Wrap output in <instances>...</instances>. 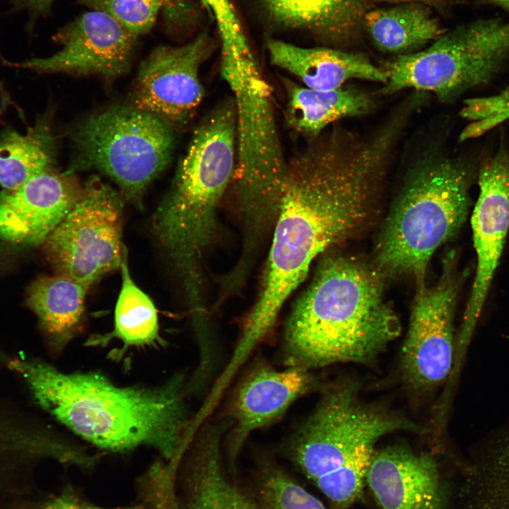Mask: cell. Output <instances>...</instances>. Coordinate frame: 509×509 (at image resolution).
<instances>
[{"mask_svg":"<svg viewBox=\"0 0 509 509\" xmlns=\"http://www.w3.org/2000/svg\"><path fill=\"white\" fill-rule=\"evenodd\" d=\"M221 74L232 91L237 123L235 190L241 221L260 227L278 213L287 168L271 90L251 52L221 56Z\"/></svg>","mask_w":509,"mask_h":509,"instance_id":"8992f818","label":"cell"},{"mask_svg":"<svg viewBox=\"0 0 509 509\" xmlns=\"http://www.w3.org/2000/svg\"><path fill=\"white\" fill-rule=\"evenodd\" d=\"M317 385L310 370L303 368L279 370L261 364L247 374L235 392L228 417L232 422L228 445L231 464L254 431L281 419Z\"/></svg>","mask_w":509,"mask_h":509,"instance_id":"2e32d148","label":"cell"},{"mask_svg":"<svg viewBox=\"0 0 509 509\" xmlns=\"http://www.w3.org/2000/svg\"><path fill=\"white\" fill-rule=\"evenodd\" d=\"M509 62V21L481 18L444 33L431 46L397 56L384 69L381 89L431 92L450 103L491 81Z\"/></svg>","mask_w":509,"mask_h":509,"instance_id":"52a82bcc","label":"cell"},{"mask_svg":"<svg viewBox=\"0 0 509 509\" xmlns=\"http://www.w3.org/2000/svg\"><path fill=\"white\" fill-rule=\"evenodd\" d=\"M67 173L45 170L11 190L0 192V240L35 247L45 240L77 200Z\"/></svg>","mask_w":509,"mask_h":509,"instance_id":"9a60e30c","label":"cell"},{"mask_svg":"<svg viewBox=\"0 0 509 509\" xmlns=\"http://www.w3.org/2000/svg\"><path fill=\"white\" fill-rule=\"evenodd\" d=\"M484 3L500 6L505 10L509 11V0H481Z\"/></svg>","mask_w":509,"mask_h":509,"instance_id":"d590c367","label":"cell"},{"mask_svg":"<svg viewBox=\"0 0 509 509\" xmlns=\"http://www.w3.org/2000/svg\"><path fill=\"white\" fill-rule=\"evenodd\" d=\"M374 454V447H368L344 466L314 482L329 500L346 509L361 497Z\"/></svg>","mask_w":509,"mask_h":509,"instance_id":"484cf974","label":"cell"},{"mask_svg":"<svg viewBox=\"0 0 509 509\" xmlns=\"http://www.w3.org/2000/svg\"><path fill=\"white\" fill-rule=\"evenodd\" d=\"M174 128L133 105L109 107L73 131L77 153L70 172L95 168L115 181L124 199L140 202L147 186L171 159Z\"/></svg>","mask_w":509,"mask_h":509,"instance_id":"ba28073f","label":"cell"},{"mask_svg":"<svg viewBox=\"0 0 509 509\" xmlns=\"http://www.w3.org/2000/svg\"><path fill=\"white\" fill-rule=\"evenodd\" d=\"M215 18L221 39V52L250 47L249 40L231 0H201Z\"/></svg>","mask_w":509,"mask_h":509,"instance_id":"f546056e","label":"cell"},{"mask_svg":"<svg viewBox=\"0 0 509 509\" xmlns=\"http://www.w3.org/2000/svg\"><path fill=\"white\" fill-rule=\"evenodd\" d=\"M397 431H418L413 422L360 401L356 385L326 390L316 408L293 434L291 458L312 481L349 462L382 436Z\"/></svg>","mask_w":509,"mask_h":509,"instance_id":"9c48e42d","label":"cell"},{"mask_svg":"<svg viewBox=\"0 0 509 509\" xmlns=\"http://www.w3.org/2000/svg\"><path fill=\"white\" fill-rule=\"evenodd\" d=\"M454 260L453 252L446 257L437 283L417 285L402 357L404 373L416 388L439 384L452 368L459 284Z\"/></svg>","mask_w":509,"mask_h":509,"instance_id":"8fae6325","label":"cell"},{"mask_svg":"<svg viewBox=\"0 0 509 509\" xmlns=\"http://www.w3.org/2000/svg\"><path fill=\"white\" fill-rule=\"evenodd\" d=\"M378 2L398 4L405 2H416L421 4H444L457 2L460 0H375Z\"/></svg>","mask_w":509,"mask_h":509,"instance_id":"e575fe53","label":"cell"},{"mask_svg":"<svg viewBox=\"0 0 509 509\" xmlns=\"http://www.w3.org/2000/svg\"><path fill=\"white\" fill-rule=\"evenodd\" d=\"M278 25L330 41L350 37L363 21V0H262Z\"/></svg>","mask_w":509,"mask_h":509,"instance_id":"44dd1931","label":"cell"},{"mask_svg":"<svg viewBox=\"0 0 509 509\" xmlns=\"http://www.w3.org/2000/svg\"><path fill=\"white\" fill-rule=\"evenodd\" d=\"M137 39L110 16L91 10L57 32L54 40L62 47L56 53L14 65L40 73L95 74L110 79L129 70Z\"/></svg>","mask_w":509,"mask_h":509,"instance_id":"4fadbf2b","label":"cell"},{"mask_svg":"<svg viewBox=\"0 0 509 509\" xmlns=\"http://www.w3.org/2000/svg\"><path fill=\"white\" fill-rule=\"evenodd\" d=\"M213 47L203 32L181 46L156 47L141 64L133 106L174 127L186 124L203 99L199 71Z\"/></svg>","mask_w":509,"mask_h":509,"instance_id":"7c38bea8","label":"cell"},{"mask_svg":"<svg viewBox=\"0 0 509 509\" xmlns=\"http://www.w3.org/2000/svg\"><path fill=\"white\" fill-rule=\"evenodd\" d=\"M284 85L288 98L285 111L288 125L312 139L335 121L361 115L373 107L370 96L360 90L343 87L317 90L288 80Z\"/></svg>","mask_w":509,"mask_h":509,"instance_id":"7402d4cb","label":"cell"},{"mask_svg":"<svg viewBox=\"0 0 509 509\" xmlns=\"http://www.w3.org/2000/svg\"><path fill=\"white\" fill-rule=\"evenodd\" d=\"M11 365L37 407L98 448L150 447L170 461L187 446L193 417L183 373L154 387L121 386L102 373H65L39 358L14 356Z\"/></svg>","mask_w":509,"mask_h":509,"instance_id":"7a4b0ae2","label":"cell"},{"mask_svg":"<svg viewBox=\"0 0 509 509\" xmlns=\"http://www.w3.org/2000/svg\"><path fill=\"white\" fill-rule=\"evenodd\" d=\"M124 199L93 177L74 206L44 242L58 274L90 287L121 267Z\"/></svg>","mask_w":509,"mask_h":509,"instance_id":"30bf717a","label":"cell"},{"mask_svg":"<svg viewBox=\"0 0 509 509\" xmlns=\"http://www.w3.org/2000/svg\"><path fill=\"white\" fill-rule=\"evenodd\" d=\"M91 10L110 16L139 37L148 33L162 12L163 0H78Z\"/></svg>","mask_w":509,"mask_h":509,"instance_id":"83f0119b","label":"cell"},{"mask_svg":"<svg viewBox=\"0 0 509 509\" xmlns=\"http://www.w3.org/2000/svg\"><path fill=\"white\" fill-rule=\"evenodd\" d=\"M54 139L45 119H37L25 133L6 129L0 134V185L17 188L52 168Z\"/></svg>","mask_w":509,"mask_h":509,"instance_id":"cb8c5ba5","label":"cell"},{"mask_svg":"<svg viewBox=\"0 0 509 509\" xmlns=\"http://www.w3.org/2000/svg\"><path fill=\"white\" fill-rule=\"evenodd\" d=\"M477 178L479 194L471 218L477 264L461 342L469 337L483 308L509 229V153L504 148L481 163Z\"/></svg>","mask_w":509,"mask_h":509,"instance_id":"5bb4252c","label":"cell"},{"mask_svg":"<svg viewBox=\"0 0 509 509\" xmlns=\"http://www.w3.org/2000/svg\"><path fill=\"white\" fill-rule=\"evenodd\" d=\"M471 484L474 494L468 509H509V469Z\"/></svg>","mask_w":509,"mask_h":509,"instance_id":"4dcf8cb0","label":"cell"},{"mask_svg":"<svg viewBox=\"0 0 509 509\" xmlns=\"http://www.w3.org/2000/svg\"><path fill=\"white\" fill-rule=\"evenodd\" d=\"M460 115L471 121L462 131L460 141L479 136L509 120V86L494 95L467 99Z\"/></svg>","mask_w":509,"mask_h":509,"instance_id":"f1b7e54d","label":"cell"},{"mask_svg":"<svg viewBox=\"0 0 509 509\" xmlns=\"http://www.w3.org/2000/svg\"><path fill=\"white\" fill-rule=\"evenodd\" d=\"M476 175L471 164L435 148L421 154L407 171L379 234L373 267L385 278L407 274L416 285L425 283L433 254L467 218Z\"/></svg>","mask_w":509,"mask_h":509,"instance_id":"5b68a950","label":"cell"},{"mask_svg":"<svg viewBox=\"0 0 509 509\" xmlns=\"http://www.w3.org/2000/svg\"><path fill=\"white\" fill-rule=\"evenodd\" d=\"M267 48L271 64L298 78L303 86L317 90L340 88L348 81L361 79L385 84L384 69L362 55L329 47H303L270 39Z\"/></svg>","mask_w":509,"mask_h":509,"instance_id":"d6986e66","label":"cell"},{"mask_svg":"<svg viewBox=\"0 0 509 509\" xmlns=\"http://www.w3.org/2000/svg\"><path fill=\"white\" fill-rule=\"evenodd\" d=\"M120 267L122 286L115 305L113 329L94 338L90 344H103L117 339L124 349L163 345L157 310L150 297L134 281L128 268L126 248Z\"/></svg>","mask_w":509,"mask_h":509,"instance_id":"d4e9b609","label":"cell"},{"mask_svg":"<svg viewBox=\"0 0 509 509\" xmlns=\"http://www.w3.org/2000/svg\"><path fill=\"white\" fill-rule=\"evenodd\" d=\"M366 483L380 509H447V491L435 459L404 445L374 454Z\"/></svg>","mask_w":509,"mask_h":509,"instance_id":"e0dca14e","label":"cell"},{"mask_svg":"<svg viewBox=\"0 0 509 509\" xmlns=\"http://www.w3.org/2000/svg\"><path fill=\"white\" fill-rule=\"evenodd\" d=\"M54 0H11V10L17 13H23L28 18V25H34L40 17L45 15Z\"/></svg>","mask_w":509,"mask_h":509,"instance_id":"836d02e7","label":"cell"},{"mask_svg":"<svg viewBox=\"0 0 509 509\" xmlns=\"http://www.w3.org/2000/svg\"><path fill=\"white\" fill-rule=\"evenodd\" d=\"M398 4L364 15L363 22L380 50L397 56L410 54L445 33L423 4Z\"/></svg>","mask_w":509,"mask_h":509,"instance_id":"603a6c76","label":"cell"},{"mask_svg":"<svg viewBox=\"0 0 509 509\" xmlns=\"http://www.w3.org/2000/svg\"><path fill=\"white\" fill-rule=\"evenodd\" d=\"M161 13L166 31L176 36L193 31L200 19L199 9L192 0H163Z\"/></svg>","mask_w":509,"mask_h":509,"instance_id":"1f68e13d","label":"cell"},{"mask_svg":"<svg viewBox=\"0 0 509 509\" xmlns=\"http://www.w3.org/2000/svg\"><path fill=\"white\" fill-rule=\"evenodd\" d=\"M287 161L260 291L239 339L257 347L314 259L372 221L393 153L381 134L315 138Z\"/></svg>","mask_w":509,"mask_h":509,"instance_id":"6da1fadb","label":"cell"},{"mask_svg":"<svg viewBox=\"0 0 509 509\" xmlns=\"http://www.w3.org/2000/svg\"><path fill=\"white\" fill-rule=\"evenodd\" d=\"M230 426L228 418L206 421L192 437L185 450L188 455L180 509H259L225 474L221 440Z\"/></svg>","mask_w":509,"mask_h":509,"instance_id":"ac0fdd59","label":"cell"},{"mask_svg":"<svg viewBox=\"0 0 509 509\" xmlns=\"http://www.w3.org/2000/svg\"><path fill=\"white\" fill-rule=\"evenodd\" d=\"M146 503L117 508H103L88 502L71 486H66L55 496L50 497L39 505L38 509H149Z\"/></svg>","mask_w":509,"mask_h":509,"instance_id":"d6a6232c","label":"cell"},{"mask_svg":"<svg viewBox=\"0 0 509 509\" xmlns=\"http://www.w3.org/2000/svg\"><path fill=\"white\" fill-rule=\"evenodd\" d=\"M384 279L373 266L355 258H325L286 322L284 365L310 370L372 362L401 330L384 298Z\"/></svg>","mask_w":509,"mask_h":509,"instance_id":"3957f363","label":"cell"},{"mask_svg":"<svg viewBox=\"0 0 509 509\" xmlns=\"http://www.w3.org/2000/svg\"><path fill=\"white\" fill-rule=\"evenodd\" d=\"M236 153L232 98L196 128L170 192L154 213L153 233L186 289L203 284L204 256L215 235L216 209L234 177Z\"/></svg>","mask_w":509,"mask_h":509,"instance_id":"277c9868","label":"cell"},{"mask_svg":"<svg viewBox=\"0 0 509 509\" xmlns=\"http://www.w3.org/2000/svg\"><path fill=\"white\" fill-rule=\"evenodd\" d=\"M88 287L61 274L35 280L26 294V305L37 319L45 346L59 356L82 331Z\"/></svg>","mask_w":509,"mask_h":509,"instance_id":"ffe728a7","label":"cell"},{"mask_svg":"<svg viewBox=\"0 0 509 509\" xmlns=\"http://www.w3.org/2000/svg\"><path fill=\"white\" fill-rule=\"evenodd\" d=\"M259 500V509H328L286 474L274 468L262 476Z\"/></svg>","mask_w":509,"mask_h":509,"instance_id":"4316f807","label":"cell"}]
</instances>
